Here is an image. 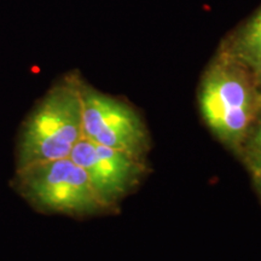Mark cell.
<instances>
[{
	"label": "cell",
	"instance_id": "cell-1",
	"mask_svg": "<svg viewBox=\"0 0 261 261\" xmlns=\"http://www.w3.org/2000/svg\"><path fill=\"white\" fill-rule=\"evenodd\" d=\"M198 107L213 136L237 156L261 112V92L253 71L221 54L205 70Z\"/></svg>",
	"mask_w": 261,
	"mask_h": 261
},
{
	"label": "cell",
	"instance_id": "cell-2",
	"mask_svg": "<svg viewBox=\"0 0 261 261\" xmlns=\"http://www.w3.org/2000/svg\"><path fill=\"white\" fill-rule=\"evenodd\" d=\"M80 81L67 77L55 85L24 120L16 144V169L69 158L83 138Z\"/></svg>",
	"mask_w": 261,
	"mask_h": 261
},
{
	"label": "cell",
	"instance_id": "cell-3",
	"mask_svg": "<svg viewBox=\"0 0 261 261\" xmlns=\"http://www.w3.org/2000/svg\"><path fill=\"white\" fill-rule=\"evenodd\" d=\"M12 185L42 213L76 218L112 213L98 198L86 172L70 158L16 169Z\"/></svg>",
	"mask_w": 261,
	"mask_h": 261
},
{
	"label": "cell",
	"instance_id": "cell-4",
	"mask_svg": "<svg viewBox=\"0 0 261 261\" xmlns=\"http://www.w3.org/2000/svg\"><path fill=\"white\" fill-rule=\"evenodd\" d=\"M80 94L83 138L146 159L150 150L149 130L135 108L83 81H80Z\"/></svg>",
	"mask_w": 261,
	"mask_h": 261
},
{
	"label": "cell",
	"instance_id": "cell-5",
	"mask_svg": "<svg viewBox=\"0 0 261 261\" xmlns=\"http://www.w3.org/2000/svg\"><path fill=\"white\" fill-rule=\"evenodd\" d=\"M69 158L86 172L100 202L112 212L148 174L146 159L81 138Z\"/></svg>",
	"mask_w": 261,
	"mask_h": 261
},
{
	"label": "cell",
	"instance_id": "cell-6",
	"mask_svg": "<svg viewBox=\"0 0 261 261\" xmlns=\"http://www.w3.org/2000/svg\"><path fill=\"white\" fill-rule=\"evenodd\" d=\"M221 54L250 70L259 67L261 64V8L234 34Z\"/></svg>",
	"mask_w": 261,
	"mask_h": 261
},
{
	"label": "cell",
	"instance_id": "cell-7",
	"mask_svg": "<svg viewBox=\"0 0 261 261\" xmlns=\"http://www.w3.org/2000/svg\"><path fill=\"white\" fill-rule=\"evenodd\" d=\"M237 158L242 160L252 175L261 172V112L247 133Z\"/></svg>",
	"mask_w": 261,
	"mask_h": 261
},
{
	"label": "cell",
	"instance_id": "cell-8",
	"mask_svg": "<svg viewBox=\"0 0 261 261\" xmlns=\"http://www.w3.org/2000/svg\"><path fill=\"white\" fill-rule=\"evenodd\" d=\"M253 179H254V184H255V188L257 192H259L260 196H261V172L260 173H256V174L252 175Z\"/></svg>",
	"mask_w": 261,
	"mask_h": 261
},
{
	"label": "cell",
	"instance_id": "cell-9",
	"mask_svg": "<svg viewBox=\"0 0 261 261\" xmlns=\"http://www.w3.org/2000/svg\"><path fill=\"white\" fill-rule=\"evenodd\" d=\"M253 74H254V77H255V81L257 84V86H259V89H261V64L259 67H256L255 69L252 70Z\"/></svg>",
	"mask_w": 261,
	"mask_h": 261
}]
</instances>
